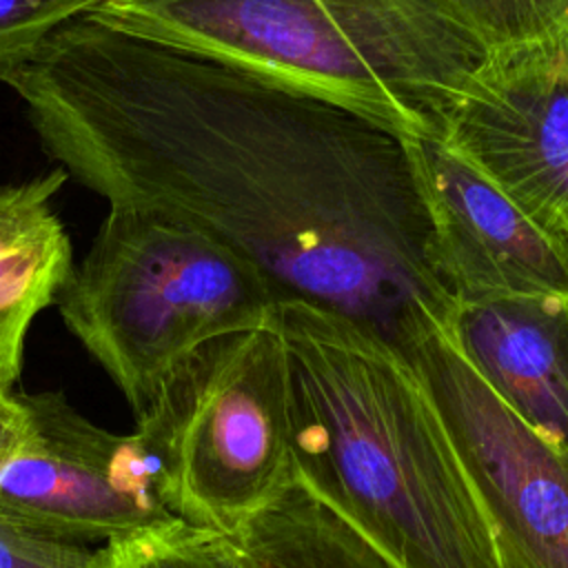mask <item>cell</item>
Wrapping results in <instances>:
<instances>
[{
	"instance_id": "cell-1",
	"label": "cell",
	"mask_w": 568,
	"mask_h": 568,
	"mask_svg": "<svg viewBox=\"0 0 568 568\" xmlns=\"http://www.w3.org/2000/svg\"><path fill=\"white\" fill-rule=\"evenodd\" d=\"M2 82L67 173L109 204L200 229L277 300L333 308L397 346L448 322L404 140L382 124L91 18Z\"/></svg>"
},
{
	"instance_id": "cell-9",
	"label": "cell",
	"mask_w": 568,
	"mask_h": 568,
	"mask_svg": "<svg viewBox=\"0 0 568 568\" xmlns=\"http://www.w3.org/2000/svg\"><path fill=\"white\" fill-rule=\"evenodd\" d=\"M453 300L568 295V240L537 224L437 138L404 140Z\"/></svg>"
},
{
	"instance_id": "cell-16",
	"label": "cell",
	"mask_w": 568,
	"mask_h": 568,
	"mask_svg": "<svg viewBox=\"0 0 568 568\" xmlns=\"http://www.w3.org/2000/svg\"><path fill=\"white\" fill-rule=\"evenodd\" d=\"M0 568H102V548L51 539L0 517Z\"/></svg>"
},
{
	"instance_id": "cell-10",
	"label": "cell",
	"mask_w": 568,
	"mask_h": 568,
	"mask_svg": "<svg viewBox=\"0 0 568 568\" xmlns=\"http://www.w3.org/2000/svg\"><path fill=\"white\" fill-rule=\"evenodd\" d=\"M446 326L495 395L568 455V295L457 300Z\"/></svg>"
},
{
	"instance_id": "cell-18",
	"label": "cell",
	"mask_w": 568,
	"mask_h": 568,
	"mask_svg": "<svg viewBox=\"0 0 568 568\" xmlns=\"http://www.w3.org/2000/svg\"><path fill=\"white\" fill-rule=\"evenodd\" d=\"M501 550V548H499ZM501 559H504V566L506 568H521V564L510 555V552H506V550H501Z\"/></svg>"
},
{
	"instance_id": "cell-7",
	"label": "cell",
	"mask_w": 568,
	"mask_h": 568,
	"mask_svg": "<svg viewBox=\"0 0 568 568\" xmlns=\"http://www.w3.org/2000/svg\"><path fill=\"white\" fill-rule=\"evenodd\" d=\"M20 397L29 433L0 464V517L73 544H109L178 519L138 433L95 426L62 393Z\"/></svg>"
},
{
	"instance_id": "cell-15",
	"label": "cell",
	"mask_w": 568,
	"mask_h": 568,
	"mask_svg": "<svg viewBox=\"0 0 568 568\" xmlns=\"http://www.w3.org/2000/svg\"><path fill=\"white\" fill-rule=\"evenodd\" d=\"M486 49L541 38L568 22V0H450Z\"/></svg>"
},
{
	"instance_id": "cell-8",
	"label": "cell",
	"mask_w": 568,
	"mask_h": 568,
	"mask_svg": "<svg viewBox=\"0 0 568 568\" xmlns=\"http://www.w3.org/2000/svg\"><path fill=\"white\" fill-rule=\"evenodd\" d=\"M439 140L568 240V22L541 38L490 47Z\"/></svg>"
},
{
	"instance_id": "cell-13",
	"label": "cell",
	"mask_w": 568,
	"mask_h": 568,
	"mask_svg": "<svg viewBox=\"0 0 568 568\" xmlns=\"http://www.w3.org/2000/svg\"><path fill=\"white\" fill-rule=\"evenodd\" d=\"M102 568H246L237 544L182 519L109 541Z\"/></svg>"
},
{
	"instance_id": "cell-12",
	"label": "cell",
	"mask_w": 568,
	"mask_h": 568,
	"mask_svg": "<svg viewBox=\"0 0 568 568\" xmlns=\"http://www.w3.org/2000/svg\"><path fill=\"white\" fill-rule=\"evenodd\" d=\"M231 539L246 568H402L300 475Z\"/></svg>"
},
{
	"instance_id": "cell-17",
	"label": "cell",
	"mask_w": 568,
	"mask_h": 568,
	"mask_svg": "<svg viewBox=\"0 0 568 568\" xmlns=\"http://www.w3.org/2000/svg\"><path fill=\"white\" fill-rule=\"evenodd\" d=\"M29 413L18 393H0V464L24 442Z\"/></svg>"
},
{
	"instance_id": "cell-14",
	"label": "cell",
	"mask_w": 568,
	"mask_h": 568,
	"mask_svg": "<svg viewBox=\"0 0 568 568\" xmlns=\"http://www.w3.org/2000/svg\"><path fill=\"white\" fill-rule=\"evenodd\" d=\"M104 0H0V80L24 64L69 22L89 16Z\"/></svg>"
},
{
	"instance_id": "cell-3",
	"label": "cell",
	"mask_w": 568,
	"mask_h": 568,
	"mask_svg": "<svg viewBox=\"0 0 568 568\" xmlns=\"http://www.w3.org/2000/svg\"><path fill=\"white\" fill-rule=\"evenodd\" d=\"M104 27L442 138L486 44L450 0H104Z\"/></svg>"
},
{
	"instance_id": "cell-4",
	"label": "cell",
	"mask_w": 568,
	"mask_h": 568,
	"mask_svg": "<svg viewBox=\"0 0 568 568\" xmlns=\"http://www.w3.org/2000/svg\"><path fill=\"white\" fill-rule=\"evenodd\" d=\"M275 293L235 251L144 204H111L58 295L67 328L140 415L213 337L271 320Z\"/></svg>"
},
{
	"instance_id": "cell-2",
	"label": "cell",
	"mask_w": 568,
	"mask_h": 568,
	"mask_svg": "<svg viewBox=\"0 0 568 568\" xmlns=\"http://www.w3.org/2000/svg\"><path fill=\"white\" fill-rule=\"evenodd\" d=\"M297 475L402 568H506L495 526L408 355L333 308L275 302Z\"/></svg>"
},
{
	"instance_id": "cell-6",
	"label": "cell",
	"mask_w": 568,
	"mask_h": 568,
	"mask_svg": "<svg viewBox=\"0 0 568 568\" xmlns=\"http://www.w3.org/2000/svg\"><path fill=\"white\" fill-rule=\"evenodd\" d=\"M408 355L495 526L521 568H568V455L477 375L446 322L410 333Z\"/></svg>"
},
{
	"instance_id": "cell-11",
	"label": "cell",
	"mask_w": 568,
	"mask_h": 568,
	"mask_svg": "<svg viewBox=\"0 0 568 568\" xmlns=\"http://www.w3.org/2000/svg\"><path fill=\"white\" fill-rule=\"evenodd\" d=\"M64 169L0 186V393L22 371L24 335L33 317L58 300L71 277V242L51 200Z\"/></svg>"
},
{
	"instance_id": "cell-5",
	"label": "cell",
	"mask_w": 568,
	"mask_h": 568,
	"mask_svg": "<svg viewBox=\"0 0 568 568\" xmlns=\"http://www.w3.org/2000/svg\"><path fill=\"white\" fill-rule=\"evenodd\" d=\"M164 506L235 537L295 479L293 390L275 308L186 355L135 415Z\"/></svg>"
}]
</instances>
